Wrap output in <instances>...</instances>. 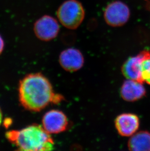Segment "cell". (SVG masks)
Instances as JSON below:
<instances>
[{"label": "cell", "instance_id": "5bb4252c", "mask_svg": "<svg viewBox=\"0 0 150 151\" xmlns=\"http://www.w3.org/2000/svg\"><path fill=\"white\" fill-rule=\"evenodd\" d=\"M3 122V113L1 111V109L0 108V126L1 125Z\"/></svg>", "mask_w": 150, "mask_h": 151}, {"label": "cell", "instance_id": "8992f818", "mask_svg": "<svg viewBox=\"0 0 150 151\" xmlns=\"http://www.w3.org/2000/svg\"><path fill=\"white\" fill-rule=\"evenodd\" d=\"M34 32L40 40L48 41L55 38L60 30L58 20L49 15L39 19L34 25Z\"/></svg>", "mask_w": 150, "mask_h": 151}, {"label": "cell", "instance_id": "52a82bcc", "mask_svg": "<svg viewBox=\"0 0 150 151\" xmlns=\"http://www.w3.org/2000/svg\"><path fill=\"white\" fill-rule=\"evenodd\" d=\"M148 50H143L136 55L130 57L122 67V73L127 79L143 83L141 76L142 63Z\"/></svg>", "mask_w": 150, "mask_h": 151}, {"label": "cell", "instance_id": "ba28073f", "mask_svg": "<svg viewBox=\"0 0 150 151\" xmlns=\"http://www.w3.org/2000/svg\"><path fill=\"white\" fill-rule=\"evenodd\" d=\"M115 126L120 135L131 137L135 134L139 129V119L136 114L124 113L116 118Z\"/></svg>", "mask_w": 150, "mask_h": 151}, {"label": "cell", "instance_id": "8fae6325", "mask_svg": "<svg viewBox=\"0 0 150 151\" xmlns=\"http://www.w3.org/2000/svg\"><path fill=\"white\" fill-rule=\"evenodd\" d=\"M128 147L131 151H150V132H136L131 137Z\"/></svg>", "mask_w": 150, "mask_h": 151}, {"label": "cell", "instance_id": "30bf717a", "mask_svg": "<svg viewBox=\"0 0 150 151\" xmlns=\"http://www.w3.org/2000/svg\"><path fill=\"white\" fill-rule=\"evenodd\" d=\"M146 93L143 83L131 79H127L124 82L120 90L122 98L129 102L140 99L145 96Z\"/></svg>", "mask_w": 150, "mask_h": 151}, {"label": "cell", "instance_id": "7c38bea8", "mask_svg": "<svg viewBox=\"0 0 150 151\" xmlns=\"http://www.w3.org/2000/svg\"><path fill=\"white\" fill-rule=\"evenodd\" d=\"M142 78L144 82L150 85V52L148 51L142 63Z\"/></svg>", "mask_w": 150, "mask_h": 151}, {"label": "cell", "instance_id": "277c9868", "mask_svg": "<svg viewBox=\"0 0 150 151\" xmlns=\"http://www.w3.org/2000/svg\"><path fill=\"white\" fill-rule=\"evenodd\" d=\"M128 6L119 1H112L108 4L104 13L106 24L112 27H119L126 24L130 17Z\"/></svg>", "mask_w": 150, "mask_h": 151}, {"label": "cell", "instance_id": "4fadbf2b", "mask_svg": "<svg viewBox=\"0 0 150 151\" xmlns=\"http://www.w3.org/2000/svg\"><path fill=\"white\" fill-rule=\"evenodd\" d=\"M4 47V42L2 37L0 35V55L3 52Z\"/></svg>", "mask_w": 150, "mask_h": 151}, {"label": "cell", "instance_id": "5b68a950", "mask_svg": "<svg viewBox=\"0 0 150 151\" xmlns=\"http://www.w3.org/2000/svg\"><path fill=\"white\" fill-rule=\"evenodd\" d=\"M68 125L66 116L60 110H50L45 113L42 119V126L50 134L64 132L67 129Z\"/></svg>", "mask_w": 150, "mask_h": 151}, {"label": "cell", "instance_id": "7a4b0ae2", "mask_svg": "<svg viewBox=\"0 0 150 151\" xmlns=\"http://www.w3.org/2000/svg\"><path fill=\"white\" fill-rule=\"evenodd\" d=\"M6 137L21 151H52L55 147L50 134L39 124H32L20 130L9 131L6 133Z\"/></svg>", "mask_w": 150, "mask_h": 151}, {"label": "cell", "instance_id": "3957f363", "mask_svg": "<svg viewBox=\"0 0 150 151\" xmlns=\"http://www.w3.org/2000/svg\"><path fill=\"white\" fill-rule=\"evenodd\" d=\"M85 10L78 0H66L61 4L57 12L59 23L66 29H75L81 26L85 17Z\"/></svg>", "mask_w": 150, "mask_h": 151}, {"label": "cell", "instance_id": "9c48e42d", "mask_svg": "<svg viewBox=\"0 0 150 151\" xmlns=\"http://www.w3.org/2000/svg\"><path fill=\"white\" fill-rule=\"evenodd\" d=\"M59 62L61 67L67 71H77L84 64V56L80 50L75 48H69L61 52Z\"/></svg>", "mask_w": 150, "mask_h": 151}, {"label": "cell", "instance_id": "6da1fadb", "mask_svg": "<svg viewBox=\"0 0 150 151\" xmlns=\"http://www.w3.org/2000/svg\"><path fill=\"white\" fill-rule=\"evenodd\" d=\"M19 99L21 106L31 111H40L51 103L64 99L54 92L48 79L40 73L29 74L20 81Z\"/></svg>", "mask_w": 150, "mask_h": 151}]
</instances>
